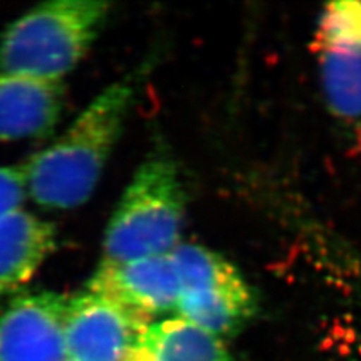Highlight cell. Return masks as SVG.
<instances>
[{"label": "cell", "mask_w": 361, "mask_h": 361, "mask_svg": "<svg viewBox=\"0 0 361 361\" xmlns=\"http://www.w3.org/2000/svg\"><path fill=\"white\" fill-rule=\"evenodd\" d=\"M63 101L62 82L0 74V142L47 135L62 115Z\"/></svg>", "instance_id": "obj_9"}, {"label": "cell", "mask_w": 361, "mask_h": 361, "mask_svg": "<svg viewBox=\"0 0 361 361\" xmlns=\"http://www.w3.org/2000/svg\"><path fill=\"white\" fill-rule=\"evenodd\" d=\"M87 290L151 321L154 316L176 312L179 280L172 256L163 255L119 264L101 262Z\"/></svg>", "instance_id": "obj_8"}, {"label": "cell", "mask_w": 361, "mask_h": 361, "mask_svg": "<svg viewBox=\"0 0 361 361\" xmlns=\"http://www.w3.org/2000/svg\"><path fill=\"white\" fill-rule=\"evenodd\" d=\"M134 89L106 87L61 137L23 166L27 195L47 209L80 207L103 173L128 116Z\"/></svg>", "instance_id": "obj_1"}, {"label": "cell", "mask_w": 361, "mask_h": 361, "mask_svg": "<svg viewBox=\"0 0 361 361\" xmlns=\"http://www.w3.org/2000/svg\"><path fill=\"white\" fill-rule=\"evenodd\" d=\"M66 302L50 290L11 301L0 313V361H66Z\"/></svg>", "instance_id": "obj_7"}, {"label": "cell", "mask_w": 361, "mask_h": 361, "mask_svg": "<svg viewBox=\"0 0 361 361\" xmlns=\"http://www.w3.org/2000/svg\"><path fill=\"white\" fill-rule=\"evenodd\" d=\"M128 361H233L221 338L179 318L152 322Z\"/></svg>", "instance_id": "obj_11"}, {"label": "cell", "mask_w": 361, "mask_h": 361, "mask_svg": "<svg viewBox=\"0 0 361 361\" xmlns=\"http://www.w3.org/2000/svg\"><path fill=\"white\" fill-rule=\"evenodd\" d=\"M109 11L99 0H54L27 11L0 38V74L62 82L92 47Z\"/></svg>", "instance_id": "obj_2"}, {"label": "cell", "mask_w": 361, "mask_h": 361, "mask_svg": "<svg viewBox=\"0 0 361 361\" xmlns=\"http://www.w3.org/2000/svg\"><path fill=\"white\" fill-rule=\"evenodd\" d=\"M184 211L185 195L176 166L164 157L146 160L113 212L101 262L171 255L179 244Z\"/></svg>", "instance_id": "obj_3"}, {"label": "cell", "mask_w": 361, "mask_h": 361, "mask_svg": "<svg viewBox=\"0 0 361 361\" xmlns=\"http://www.w3.org/2000/svg\"><path fill=\"white\" fill-rule=\"evenodd\" d=\"M26 195V178L23 167L0 166V220L8 214L21 209Z\"/></svg>", "instance_id": "obj_12"}, {"label": "cell", "mask_w": 361, "mask_h": 361, "mask_svg": "<svg viewBox=\"0 0 361 361\" xmlns=\"http://www.w3.org/2000/svg\"><path fill=\"white\" fill-rule=\"evenodd\" d=\"M56 247L54 226L17 209L0 220V300L21 289Z\"/></svg>", "instance_id": "obj_10"}, {"label": "cell", "mask_w": 361, "mask_h": 361, "mask_svg": "<svg viewBox=\"0 0 361 361\" xmlns=\"http://www.w3.org/2000/svg\"><path fill=\"white\" fill-rule=\"evenodd\" d=\"M152 322L99 293L68 298L65 345L70 361H128Z\"/></svg>", "instance_id": "obj_6"}, {"label": "cell", "mask_w": 361, "mask_h": 361, "mask_svg": "<svg viewBox=\"0 0 361 361\" xmlns=\"http://www.w3.org/2000/svg\"><path fill=\"white\" fill-rule=\"evenodd\" d=\"M66 361H70V360H66Z\"/></svg>", "instance_id": "obj_13"}, {"label": "cell", "mask_w": 361, "mask_h": 361, "mask_svg": "<svg viewBox=\"0 0 361 361\" xmlns=\"http://www.w3.org/2000/svg\"><path fill=\"white\" fill-rule=\"evenodd\" d=\"M313 53L326 109L346 145L361 152V2L324 5L314 25Z\"/></svg>", "instance_id": "obj_5"}, {"label": "cell", "mask_w": 361, "mask_h": 361, "mask_svg": "<svg viewBox=\"0 0 361 361\" xmlns=\"http://www.w3.org/2000/svg\"><path fill=\"white\" fill-rule=\"evenodd\" d=\"M171 256L179 280L176 318L221 341L253 319L255 290L228 259L203 245L180 243Z\"/></svg>", "instance_id": "obj_4"}]
</instances>
